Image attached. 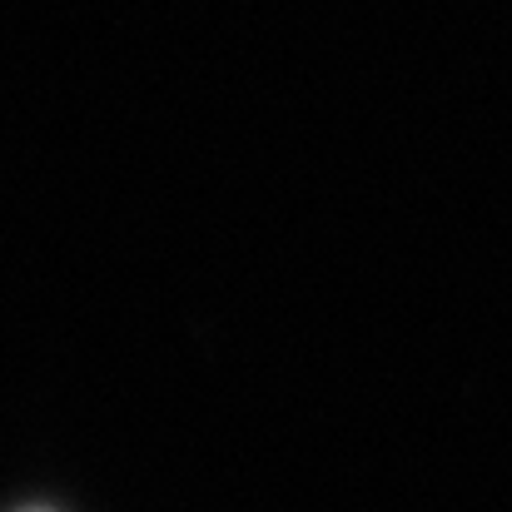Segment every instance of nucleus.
<instances>
[{
	"mask_svg": "<svg viewBox=\"0 0 512 512\" xmlns=\"http://www.w3.org/2000/svg\"><path fill=\"white\" fill-rule=\"evenodd\" d=\"M25 512H50V508H25Z\"/></svg>",
	"mask_w": 512,
	"mask_h": 512,
	"instance_id": "nucleus-1",
	"label": "nucleus"
}]
</instances>
